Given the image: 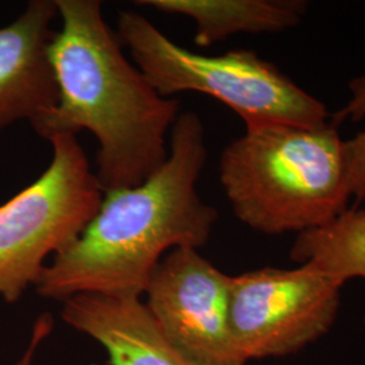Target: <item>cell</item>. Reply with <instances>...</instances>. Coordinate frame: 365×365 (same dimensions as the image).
Listing matches in <instances>:
<instances>
[{
    "label": "cell",
    "instance_id": "obj_2",
    "mask_svg": "<svg viewBox=\"0 0 365 365\" xmlns=\"http://www.w3.org/2000/svg\"><path fill=\"white\" fill-rule=\"evenodd\" d=\"M61 27L49 56L58 103L31 123L41 138L88 130L105 192L143 184L170 156L167 134L180 102L161 96L122 51L99 0H56Z\"/></svg>",
    "mask_w": 365,
    "mask_h": 365
},
{
    "label": "cell",
    "instance_id": "obj_7",
    "mask_svg": "<svg viewBox=\"0 0 365 365\" xmlns=\"http://www.w3.org/2000/svg\"><path fill=\"white\" fill-rule=\"evenodd\" d=\"M230 276L194 248H176L158 262L146 307L170 345L195 365H247L229 322Z\"/></svg>",
    "mask_w": 365,
    "mask_h": 365
},
{
    "label": "cell",
    "instance_id": "obj_6",
    "mask_svg": "<svg viewBox=\"0 0 365 365\" xmlns=\"http://www.w3.org/2000/svg\"><path fill=\"white\" fill-rule=\"evenodd\" d=\"M344 282L312 262L230 276L229 322L244 360L303 349L333 327Z\"/></svg>",
    "mask_w": 365,
    "mask_h": 365
},
{
    "label": "cell",
    "instance_id": "obj_8",
    "mask_svg": "<svg viewBox=\"0 0 365 365\" xmlns=\"http://www.w3.org/2000/svg\"><path fill=\"white\" fill-rule=\"evenodd\" d=\"M58 16L56 0H30L10 25L0 27V133L58 103L49 46Z\"/></svg>",
    "mask_w": 365,
    "mask_h": 365
},
{
    "label": "cell",
    "instance_id": "obj_13",
    "mask_svg": "<svg viewBox=\"0 0 365 365\" xmlns=\"http://www.w3.org/2000/svg\"><path fill=\"white\" fill-rule=\"evenodd\" d=\"M52 330V315L48 313L42 314L39 318H37V321L34 322L29 346H27V349L25 351V353H24V356L21 357V360L16 363V365H31L33 359H34V356H36V352H37L41 342L51 334Z\"/></svg>",
    "mask_w": 365,
    "mask_h": 365
},
{
    "label": "cell",
    "instance_id": "obj_11",
    "mask_svg": "<svg viewBox=\"0 0 365 365\" xmlns=\"http://www.w3.org/2000/svg\"><path fill=\"white\" fill-rule=\"evenodd\" d=\"M291 259L312 262L344 283L365 282V209H348L327 226L299 233Z\"/></svg>",
    "mask_w": 365,
    "mask_h": 365
},
{
    "label": "cell",
    "instance_id": "obj_3",
    "mask_svg": "<svg viewBox=\"0 0 365 365\" xmlns=\"http://www.w3.org/2000/svg\"><path fill=\"white\" fill-rule=\"evenodd\" d=\"M220 179L235 217L262 235L324 227L351 200L344 140L331 122L245 126L222 152Z\"/></svg>",
    "mask_w": 365,
    "mask_h": 365
},
{
    "label": "cell",
    "instance_id": "obj_1",
    "mask_svg": "<svg viewBox=\"0 0 365 365\" xmlns=\"http://www.w3.org/2000/svg\"><path fill=\"white\" fill-rule=\"evenodd\" d=\"M206 160L202 119L180 113L164 165L137 187L105 192L84 232L42 271L34 286L39 295L61 302L80 294L141 298L168 252L205 247L218 221L196 188Z\"/></svg>",
    "mask_w": 365,
    "mask_h": 365
},
{
    "label": "cell",
    "instance_id": "obj_5",
    "mask_svg": "<svg viewBox=\"0 0 365 365\" xmlns=\"http://www.w3.org/2000/svg\"><path fill=\"white\" fill-rule=\"evenodd\" d=\"M49 143L48 168L0 206V298L9 303L37 284L48 257L78 240L105 197L76 135Z\"/></svg>",
    "mask_w": 365,
    "mask_h": 365
},
{
    "label": "cell",
    "instance_id": "obj_4",
    "mask_svg": "<svg viewBox=\"0 0 365 365\" xmlns=\"http://www.w3.org/2000/svg\"><path fill=\"white\" fill-rule=\"evenodd\" d=\"M118 36L134 64L164 98L180 92L209 95L230 107L245 126L289 123L315 128L330 122L327 106L256 52H191L135 11L119 14Z\"/></svg>",
    "mask_w": 365,
    "mask_h": 365
},
{
    "label": "cell",
    "instance_id": "obj_10",
    "mask_svg": "<svg viewBox=\"0 0 365 365\" xmlns=\"http://www.w3.org/2000/svg\"><path fill=\"white\" fill-rule=\"evenodd\" d=\"M161 13L195 22V43L207 48L238 33H280L298 26L309 10L303 0H138Z\"/></svg>",
    "mask_w": 365,
    "mask_h": 365
},
{
    "label": "cell",
    "instance_id": "obj_12",
    "mask_svg": "<svg viewBox=\"0 0 365 365\" xmlns=\"http://www.w3.org/2000/svg\"><path fill=\"white\" fill-rule=\"evenodd\" d=\"M349 92L346 106L330 117L336 126L348 119L352 122L365 119V73L349 81ZM344 157L348 194L356 200V205H360L365 199V129L344 141Z\"/></svg>",
    "mask_w": 365,
    "mask_h": 365
},
{
    "label": "cell",
    "instance_id": "obj_9",
    "mask_svg": "<svg viewBox=\"0 0 365 365\" xmlns=\"http://www.w3.org/2000/svg\"><path fill=\"white\" fill-rule=\"evenodd\" d=\"M63 303L66 325L98 341L110 365H195L170 345L141 298L80 294Z\"/></svg>",
    "mask_w": 365,
    "mask_h": 365
}]
</instances>
